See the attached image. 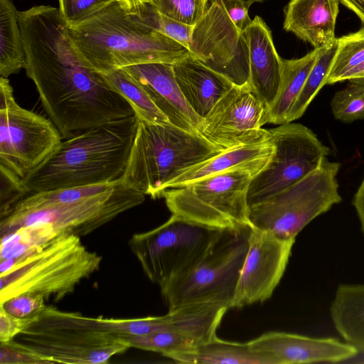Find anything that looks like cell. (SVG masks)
Here are the masks:
<instances>
[{"instance_id":"obj_1","label":"cell","mask_w":364,"mask_h":364,"mask_svg":"<svg viewBox=\"0 0 364 364\" xmlns=\"http://www.w3.org/2000/svg\"><path fill=\"white\" fill-rule=\"evenodd\" d=\"M18 18L24 69L63 139L135 115L127 100L102 75L83 65L58 9L35 6L18 11Z\"/></svg>"},{"instance_id":"obj_2","label":"cell","mask_w":364,"mask_h":364,"mask_svg":"<svg viewBox=\"0 0 364 364\" xmlns=\"http://www.w3.org/2000/svg\"><path fill=\"white\" fill-rule=\"evenodd\" d=\"M137 123L134 115L63 139L55 151L21 180L26 195L120 179Z\"/></svg>"},{"instance_id":"obj_3","label":"cell","mask_w":364,"mask_h":364,"mask_svg":"<svg viewBox=\"0 0 364 364\" xmlns=\"http://www.w3.org/2000/svg\"><path fill=\"white\" fill-rule=\"evenodd\" d=\"M67 28L83 65L100 74L146 63L173 65L190 53L178 42L140 22L117 1L67 24Z\"/></svg>"},{"instance_id":"obj_4","label":"cell","mask_w":364,"mask_h":364,"mask_svg":"<svg viewBox=\"0 0 364 364\" xmlns=\"http://www.w3.org/2000/svg\"><path fill=\"white\" fill-rule=\"evenodd\" d=\"M102 257L65 232L19 259L1 260L0 304L23 294L57 302L97 272Z\"/></svg>"},{"instance_id":"obj_5","label":"cell","mask_w":364,"mask_h":364,"mask_svg":"<svg viewBox=\"0 0 364 364\" xmlns=\"http://www.w3.org/2000/svg\"><path fill=\"white\" fill-rule=\"evenodd\" d=\"M11 342L38 363L101 364L131 348L93 317L46 306Z\"/></svg>"},{"instance_id":"obj_6","label":"cell","mask_w":364,"mask_h":364,"mask_svg":"<svg viewBox=\"0 0 364 364\" xmlns=\"http://www.w3.org/2000/svg\"><path fill=\"white\" fill-rule=\"evenodd\" d=\"M220 151L199 134L171 124L138 119L127 164L120 179L144 195L160 198L166 185L182 171Z\"/></svg>"},{"instance_id":"obj_7","label":"cell","mask_w":364,"mask_h":364,"mask_svg":"<svg viewBox=\"0 0 364 364\" xmlns=\"http://www.w3.org/2000/svg\"><path fill=\"white\" fill-rule=\"evenodd\" d=\"M251 229L218 230L192 266L160 287L168 309L195 303L222 304L230 309Z\"/></svg>"},{"instance_id":"obj_8","label":"cell","mask_w":364,"mask_h":364,"mask_svg":"<svg viewBox=\"0 0 364 364\" xmlns=\"http://www.w3.org/2000/svg\"><path fill=\"white\" fill-rule=\"evenodd\" d=\"M261 170L232 168L193 183L164 191L161 197L172 213L214 230L252 228L248 188Z\"/></svg>"},{"instance_id":"obj_9","label":"cell","mask_w":364,"mask_h":364,"mask_svg":"<svg viewBox=\"0 0 364 364\" xmlns=\"http://www.w3.org/2000/svg\"><path fill=\"white\" fill-rule=\"evenodd\" d=\"M340 167V163L326 157L316 170L299 181L249 206L252 227L282 239L295 240L311 220L341 201L336 178Z\"/></svg>"},{"instance_id":"obj_10","label":"cell","mask_w":364,"mask_h":364,"mask_svg":"<svg viewBox=\"0 0 364 364\" xmlns=\"http://www.w3.org/2000/svg\"><path fill=\"white\" fill-rule=\"evenodd\" d=\"M145 195L121 179L107 191L73 202L23 211L1 218V236L28 226L48 225L60 232L87 235L120 214L141 204Z\"/></svg>"},{"instance_id":"obj_11","label":"cell","mask_w":364,"mask_h":364,"mask_svg":"<svg viewBox=\"0 0 364 364\" xmlns=\"http://www.w3.org/2000/svg\"><path fill=\"white\" fill-rule=\"evenodd\" d=\"M63 139L49 119L21 107L8 78L0 77V168L24 178Z\"/></svg>"},{"instance_id":"obj_12","label":"cell","mask_w":364,"mask_h":364,"mask_svg":"<svg viewBox=\"0 0 364 364\" xmlns=\"http://www.w3.org/2000/svg\"><path fill=\"white\" fill-rule=\"evenodd\" d=\"M218 230L172 215L159 227L133 235L129 246L149 279L161 287L192 266Z\"/></svg>"},{"instance_id":"obj_13","label":"cell","mask_w":364,"mask_h":364,"mask_svg":"<svg viewBox=\"0 0 364 364\" xmlns=\"http://www.w3.org/2000/svg\"><path fill=\"white\" fill-rule=\"evenodd\" d=\"M274 145L267 166L250 181L248 206L259 203L316 170L331 150L307 127L284 123L268 130Z\"/></svg>"},{"instance_id":"obj_14","label":"cell","mask_w":364,"mask_h":364,"mask_svg":"<svg viewBox=\"0 0 364 364\" xmlns=\"http://www.w3.org/2000/svg\"><path fill=\"white\" fill-rule=\"evenodd\" d=\"M190 54L234 85L249 82V48L244 31L228 15L221 0H210L194 26Z\"/></svg>"},{"instance_id":"obj_15","label":"cell","mask_w":364,"mask_h":364,"mask_svg":"<svg viewBox=\"0 0 364 364\" xmlns=\"http://www.w3.org/2000/svg\"><path fill=\"white\" fill-rule=\"evenodd\" d=\"M268 107L249 82L232 87L203 118L200 134L219 149L269 141Z\"/></svg>"},{"instance_id":"obj_16","label":"cell","mask_w":364,"mask_h":364,"mask_svg":"<svg viewBox=\"0 0 364 364\" xmlns=\"http://www.w3.org/2000/svg\"><path fill=\"white\" fill-rule=\"evenodd\" d=\"M295 240L252 228L231 308L262 302L272 295L285 272Z\"/></svg>"},{"instance_id":"obj_17","label":"cell","mask_w":364,"mask_h":364,"mask_svg":"<svg viewBox=\"0 0 364 364\" xmlns=\"http://www.w3.org/2000/svg\"><path fill=\"white\" fill-rule=\"evenodd\" d=\"M267 364L338 363L355 357L358 350L334 338H313L271 331L249 341Z\"/></svg>"},{"instance_id":"obj_18","label":"cell","mask_w":364,"mask_h":364,"mask_svg":"<svg viewBox=\"0 0 364 364\" xmlns=\"http://www.w3.org/2000/svg\"><path fill=\"white\" fill-rule=\"evenodd\" d=\"M123 69L144 88L171 124L200 134L203 119L191 109L183 96L172 64L146 63Z\"/></svg>"},{"instance_id":"obj_19","label":"cell","mask_w":364,"mask_h":364,"mask_svg":"<svg viewBox=\"0 0 364 364\" xmlns=\"http://www.w3.org/2000/svg\"><path fill=\"white\" fill-rule=\"evenodd\" d=\"M249 48V84L269 108L279 87L282 58L274 47L272 33L262 18L256 16L244 30Z\"/></svg>"},{"instance_id":"obj_20","label":"cell","mask_w":364,"mask_h":364,"mask_svg":"<svg viewBox=\"0 0 364 364\" xmlns=\"http://www.w3.org/2000/svg\"><path fill=\"white\" fill-rule=\"evenodd\" d=\"M339 0H290L284 9V29L319 48L336 41Z\"/></svg>"},{"instance_id":"obj_21","label":"cell","mask_w":364,"mask_h":364,"mask_svg":"<svg viewBox=\"0 0 364 364\" xmlns=\"http://www.w3.org/2000/svg\"><path fill=\"white\" fill-rule=\"evenodd\" d=\"M173 69L183 96L191 109L203 119L234 85L190 53L173 64Z\"/></svg>"},{"instance_id":"obj_22","label":"cell","mask_w":364,"mask_h":364,"mask_svg":"<svg viewBox=\"0 0 364 364\" xmlns=\"http://www.w3.org/2000/svg\"><path fill=\"white\" fill-rule=\"evenodd\" d=\"M273 152L274 145L269 139L265 142L241 145L222 151L182 171L166 185L165 191L232 168H251L262 171L269 161Z\"/></svg>"},{"instance_id":"obj_23","label":"cell","mask_w":364,"mask_h":364,"mask_svg":"<svg viewBox=\"0 0 364 364\" xmlns=\"http://www.w3.org/2000/svg\"><path fill=\"white\" fill-rule=\"evenodd\" d=\"M330 311L344 340L364 352V284L339 285Z\"/></svg>"},{"instance_id":"obj_24","label":"cell","mask_w":364,"mask_h":364,"mask_svg":"<svg viewBox=\"0 0 364 364\" xmlns=\"http://www.w3.org/2000/svg\"><path fill=\"white\" fill-rule=\"evenodd\" d=\"M322 48H314L300 58L282 59L279 87L277 97L268 109V123H286L287 114Z\"/></svg>"},{"instance_id":"obj_25","label":"cell","mask_w":364,"mask_h":364,"mask_svg":"<svg viewBox=\"0 0 364 364\" xmlns=\"http://www.w3.org/2000/svg\"><path fill=\"white\" fill-rule=\"evenodd\" d=\"M172 360L180 363L193 364H267L262 355L252 350L249 342L227 341L217 336Z\"/></svg>"},{"instance_id":"obj_26","label":"cell","mask_w":364,"mask_h":364,"mask_svg":"<svg viewBox=\"0 0 364 364\" xmlns=\"http://www.w3.org/2000/svg\"><path fill=\"white\" fill-rule=\"evenodd\" d=\"M12 0H0V75L8 78L26 66V54Z\"/></svg>"},{"instance_id":"obj_27","label":"cell","mask_w":364,"mask_h":364,"mask_svg":"<svg viewBox=\"0 0 364 364\" xmlns=\"http://www.w3.org/2000/svg\"><path fill=\"white\" fill-rule=\"evenodd\" d=\"M101 75L127 100L139 120L154 124H171L144 88L123 68Z\"/></svg>"},{"instance_id":"obj_28","label":"cell","mask_w":364,"mask_h":364,"mask_svg":"<svg viewBox=\"0 0 364 364\" xmlns=\"http://www.w3.org/2000/svg\"><path fill=\"white\" fill-rule=\"evenodd\" d=\"M338 48L337 38L332 43L323 47L304 87L292 105L286 123L299 119L320 90L326 84L327 77Z\"/></svg>"},{"instance_id":"obj_29","label":"cell","mask_w":364,"mask_h":364,"mask_svg":"<svg viewBox=\"0 0 364 364\" xmlns=\"http://www.w3.org/2000/svg\"><path fill=\"white\" fill-rule=\"evenodd\" d=\"M338 48L326 84L352 79L364 63V26L337 38Z\"/></svg>"},{"instance_id":"obj_30","label":"cell","mask_w":364,"mask_h":364,"mask_svg":"<svg viewBox=\"0 0 364 364\" xmlns=\"http://www.w3.org/2000/svg\"><path fill=\"white\" fill-rule=\"evenodd\" d=\"M60 232L48 225L28 226L1 236L0 261L19 259L34 252Z\"/></svg>"},{"instance_id":"obj_31","label":"cell","mask_w":364,"mask_h":364,"mask_svg":"<svg viewBox=\"0 0 364 364\" xmlns=\"http://www.w3.org/2000/svg\"><path fill=\"white\" fill-rule=\"evenodd\" d=\"M117 181L96 185L58 188L29 194L17 202L9 213L13 210L23 211L81 200L107 191L113 186Z\"/></svg>"},{"instance_id":"obj_32","label":"cell","mask_w":364,"mask_h":364,"mask_svg":"<svg viewBox=\"0 0 364 364\" xmlns=\"http://www.w3.org/2000/svg\"><path fill=\"white\" fill-rule=\"evenodd\" d=\"M124 339L131 348L158 353L170 359L189 352L200 344L192 338L169 332H156Z\"/></svg>"},{"instance_id":"obj_33","label":"cell","mask_w":364,"mask_h":364,"mask_svg":"<svg viewBox=\"0 0 364 364\" xmlns=\"http://www.w3.org/2000/svg\"><path fill=\"white\" fill-rule=\"evenodd\" d=\"M132 14L144 25L175 40L189 49L194 26L177 21L161 13L146 2Z\"/></svg>"},{"instance_id":"obj_34","label":"cell","mask_w":364,"mask_h":364,"mask_svg":"<svg viewBox=\"0 0 364 364\" xmlns=\"http://www.w3.org/2000/svg\"><path fill=\"white\" fill-rule=\"evenodd\" d=\"M330 105L334 117L343 122L364 119V83L349 81L335 93Z\"/></svg>"},{"instance_id":"obj_35","label":"cell","mask_w":364,"mask_h":364,"mask_svg":"<svg viewBox=\"0 0 364 364\" xmlns=\"http://www.w3.org/2000/svg\"><path fill=\"white\" fill-rule=\"evenodd\" d=\"M146 2L168 17L190 26L196 24L208 7L204 0H146Z\"/></svg>"},{"instance_id":"obj_36","label":"cell","mask_w":364,"mask_h":364,"mask_svg":"<svg viewBox=\"0 0 364 364\" xmlns=\"http://www.w3.org/2000/svg\"><path fill=\"white\" fill-rule=\"evenodd\" d=\"M116 0H58L59 11L67 24L81 21Z\"/></svg>"},{"instance_id":"obj_37","label":"cell","mask_w":364,"mask_h":364,"mask_svg":"<svg viewBox=\"0 0 364 364\" xmlns=\"http://www.w3.org/2000/svg\"><path fill=\"white\" fill-rule=\"evenodd\" d=\"M46 299L39 295L23 294L14 296L1 306L11 315L21 318H31L43 310Z\"/></svg>"},{"instance_id":"obj_38","label":"cell","mask_w":364,"mask_h":364,"mask_svg":"<svg viewBox=\"0 0 364 364\" xmlns=\"http://www.w3.org/2000/svg\"><path fill=\"white\" fill-rule=\"evenodd\" d=\"M32 318H21L14 316L0 305V343H8L14 339Z\"/></svg>"},{"instance_id":"obj_39","label":"cell","mask_w":364,"mask_h":364,"mask_svg":"<svg viewBox=\"0 0 364 364\" xmlns=\"http://www.w3.org/2000/svg\"><path fill=\"white\" fill-rule=\"evenodd\" d=\"M221 1L228 15L239 29L244 31L252 23L249 16L250 3L244 0Z\"/></svg>"},{"instance_id":"obj_40","label":"cell","mask_w":364,"mask_h":364,"mask_svg":"<svg viewBox=\"0 0 364 364\" xmlns=\"http://www.w3.org/2000/svg\"><path fill=\"white\" fill-rule=\"evenodd\" d=\"M0 363H38L35 358L16 347L11 341L0 343Z\"/></svg>"},{"instance_id":"obj_41","label":"cell","mask_w":364,"mask_h":364,"mask_svg":"<svg viewBox=\"0 0 364 364\" xmlns=\"http://www.w3.org/2000/svg\"><path fill=\"white\" fill-rule=\"evenodd\" d=\"M352 203L356 210L361 225V230L364 234V177L353 196Z\"/></svg>"},{"instance_id":"obj_42","label":"cell","mask_w":364,"mask_h":364,"mask_svg":"<svg viewBox=\"0 0 364 364\" xmlns=\"http://www.w3.org/2000/svg\"><path fill=\"white\" fill-rule=\"evenodd\" d=\"M339 1L353 11L364 23V0H339Z\"/></svg>"},{"instance_id":"obj_43","label":"cell","mask_w":364,"mask_h":364,"mask_svg":"<svg viewBox=\"0 0 364 364\" xmlns=\"http://www.w3.org/2000/svg\"><path fill=\"white\" fill-rule=\"evenodd\" d=\"M130 14H134L146 2V0H116Z\"/></svg>"},{"instance_id":"obj_44","label":"cell","mask_w":364,"mask_h":364,"mask_svg":"<svg viewBox=\"0 0 364 364\" xmlns=\"http://www.w3.org/2000/svg\"><path fill=\"white\" fill-rule=\"evenodd\" d=\"M348 81H353L364 83V63L359 69L357 74Z\"/></svg>"},{"instance_id":"obj_45","label":"cell","mask_w":364,"mask_h":364,"mask_svg":"<svg viewBox=\"0 0 364 364\" xmlns=\"http://www.w3.org/2000/svg\"><path fill=\"white\" fill-rule=\"evenodd\" d=\"M244 1H247V2L250 3L251 4H252L255 2H260V1H263L264 0H244Z\"/></svg>"},{"instance_id":"obj_46","label":"cell","mask_w":364,"mask_h":364,"mask_svg":"<svg viewBox=\"0 0 364 364\" xmlns=\"http://www.w3.org/2000/svg\"><path fill=\"white\" fill-rule=\"evenodd\" d=\"M206 3L208 4V2L210 1V0H204Z\"/></svg>"}]
</instances>
